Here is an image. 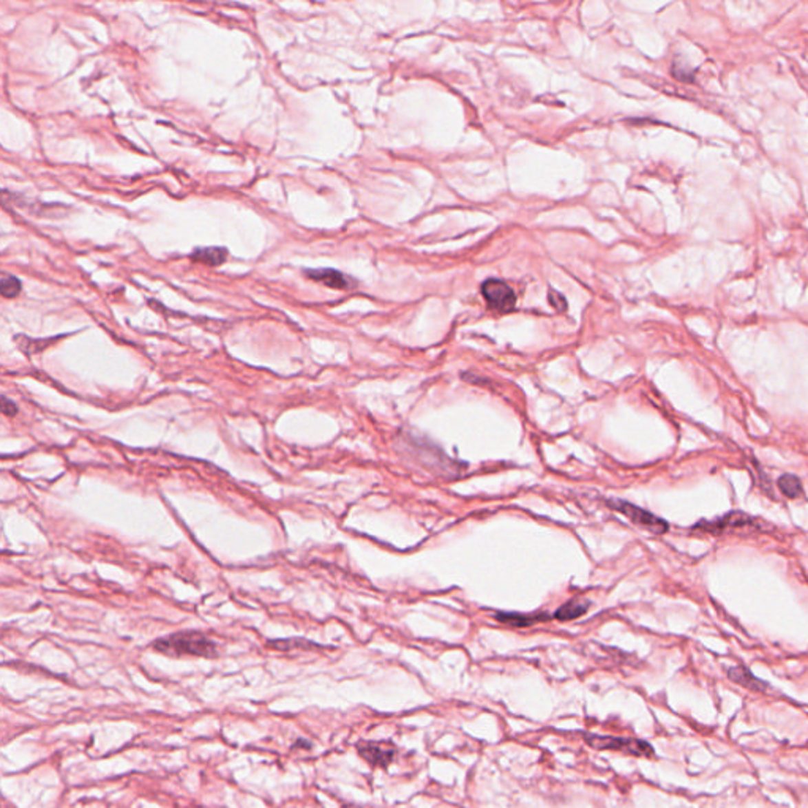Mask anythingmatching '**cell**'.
Segmentation results:
<instances>
[{
    "mask_svg": "<svg viewBox=\"0 0 808 808\" xmlns=\"http://www.w3.org/2000/svg\"><path fill=\"white\" fill-rule=\"evenodd\" d=\"M548 301H549V305H551L553 308H556L557 311H565V310H567V300H565V297H564L562 294L556 293V290H554V289H549L548 290Z\"/></svg>",
    "mask_w": 808,
    "mask_h": 808,
    "instance_id": "obj_14",
    "label": "cell"
},
{
    "mask_svg": "<svg viewBox=\"0 0 808 808\" xmlns=\"http://www.w3.org/2000/svg\"><path fill=\"white\" fill-rule=\"evenodd\" d=\"M610 505L614 510L626 515L630 521L635 522V524L644 527V529L654 532V534H665L668 531V522L665 520L652 515L650 511H646L644 509L637 507V505L626 502V500H613Z\"/></svg>",
    "mask_w": 808,
    "mask_h": 808,
    "instance_id": "obj_4",
    "label": "cell"
},
{
    "mask_svg": "<svg viewBox=\"0 0 808 808\" xmlns=\"http://www.w3.org/2000/svg\"><path fill=\"white\" fill-rule=\"evenodd\" d=\"M191 259L196 262H202L210 267H218L228 259V250L223 246H204L196 248L191 253Z\"/></svg>",
    "mask_w": 808,
    "mask_h": 808,
    "instance_id": "obj_8",
    "label": "cell"
},
{
    "mask_svg": "<svg viewBox=\"0 0 808 808\" xmlns=\"http://www.w3.org/2000/svg\"><path fill=\"white\" fill-rule=\"evenodd\" d=\"M21 281L19 278L13 277V275H7L5 273L2 279H0V293L5 299H13V297H18L19 293H21Z\"/></svg>",
    "mask_w": 808,
    "mask_h": 808,
    "instance_id": "obj_13",
    "label": "cell"
},
{
    "mask_svg": "<svg viewBox=\"0 0 808 808\" xmlns=\"http://www.w3.org/2000/svg\"><path fill=\"white\" fill-rule=\"evenodd\" d=\"M728 676L732 682L739 683V685L748 688V690L763 692L767 688L766 683H764L763 681H759L758 677L753 676L752 671L748 670V668H743V666L731 668V670L728 671Z\"/></svg>",
    "mask_w": 808,
    "mask_h": 808,
    "instance_id": "obj_9",
    "label": "cell"
},
{
    "mask_svg": "<svg viewBox=\"0 0 808 808\" xmlns=\"http://www.w3.org/2000/svg\"><path fill=\"white\" fill-rule=\"evenodd\" d=\"M2 411H3L5 416L13 417V416H16V414H18V407H16V404L13 401H10L7 396H3L2 398Z\"/></svg>",
    "mask_w": 808,
    "mask_h": 808,
    "instance_id": "obj_15",
    "label": "cell"
},
{
    "mask_svg": "<svg viewBox=\"0 0 808 808\" xmlns=\"http://www.w3.org/2000/svg\"><path fill=\"white\" fill-rule=\"evenodd\" d=\"M482 295L489 308L500 313H509L516 305L515 290L500 279H487L482 284Z\"/></svg>",
    "mask_w": 808,
    "mask_h": 808,
    "instance_id": "obj_3",
    "label": "cell"
},
{
    "mask_svg": "<svg viewBox=\"0 0 808 808\" xmlns=\"http://www.w3.org/2000/svg\"><path fill=\"white\" fill-rule=\"evenodd\" d=\"M586 741L591 747L599 748V750H614V752L627 753V755L644 756V758H652L655 755L654 748H652L648 742L639 741V739H632V737L586 734Z\"/></svg>",
    "mask_w": 808,
    "mask_h": 808,
    "instance_id": "obj_2",
    "label": "cell"
},
{
    "mask_svg": "<svg viewBox=\"0 0 808 808\" xmlns=\"http://www.w3.org/2000/svg\"><path fill=\"white\" fill-rule=\"evenodd\" d=\"M304 273L308 279H313V281L324 284V286L332 289L344 290L354 286V283L349 279V277L335 270V268H306Z\"/></svg>",
    "mask_w": 808,
    "mask_h": 808,
    "instance_id": "obj_6",
    "label": "cell"
},
{
    "mask_svg": "<svg viewBox=\"0 0 808 808\" xmlns=\"http://www.w3.org/2000/svg\"><path fill=\"white\" fill-rule=\"evenodd\" d=\"M747 526H756L755 520L750 518V516H747V515L739 513V511H732V513L721 516V518L715 520V521L699 522V524L697 526V529H704V531H709V532H714V534H717V532L725 531V529H734V527H747Z\"/></svg>",
    "mask_w": 808,
    "mask_h": 808,
    "instance_id": "obj_7",
    "label": "cell"
},
{
    "mask_svg": "<svg viewBox=\"0 0 808 808\" xmlns=\"http://www.w3.org/2000/svg\"><path fill=\"white\" fill-rule=\"evenodd\" d=\"M357 752L374 767H387L396 753L395 747L385 742H360L357 743Z\"/></svg>",
    "mask_w": 808,
    "mask_h": 808,
    "instance_id": "obj_5",
    "label": "cell"
},
{
    "mask_svg": "<svg viewBox=\"0 0 808 808\" xmlns=\"http://www.w3.org/2000/svg\"><path fill=\"white\" fill-rule=\"evenodd\" d=\"M589 602H580V600H570L565 603L564 606L559 608L554 614V617L559 621H572V619L581 617L584 613L589 610Z\"/></svg>",
    "mask_w": 808,
    "mask_h": 808,
    "instance_id": "obj_11",
    "label": "cell"
},
{
    "mask_svg": "<svg viewBox=\"0 0 808 808\" xmlns=\"http://www.w3.org/2000/svg\"><path fill=\"white\" fill-rule=\"evenodd\" d=\"M778 489L786 496L788 499H797L804 494V488H802V482L799 477L793 476V474H783L778 478Z\"/></svg>",
    "mask_w": 808,
    "mask_h": 808,
    "instance_id": "obj_12",
    "label": "cell"
},
{
    "mask_svg": "<svg viewBox=\"0 0 808 808\" xmlns=\"http://www.w3.org/2000/svg\"><path fill=\"white\" fill-rule=\"evenodd\" d=\"M548 616L545 614H537V616H524V614H518V613H498L496 614V619H498L499 622L502 624H507V626H513V627H529L532 624H535L538 621H545Z\"/></svg>",
    "mask_w": 808,
    "mask_h": 808,
    "instance_id": "obj_10",
    "label": "cell"
},
{
    "mask_svg": "<svg viewBox=\"0 0 808 808\" xmlns=\"http://www.w3.org/2000/svg\"><path fill=\"white\" fill-rule=\"evenodd\" d=\"M152 648L164 655H195L213 659L218 655L217 644L201 632H177L153 641Z\"/></svg>",
    "mask_w": 808,
    "mask_h": 808,
    "instance_id": "obj_1",
    "label": "cell"
}]
</instances>
